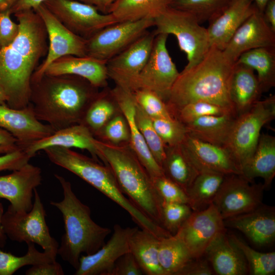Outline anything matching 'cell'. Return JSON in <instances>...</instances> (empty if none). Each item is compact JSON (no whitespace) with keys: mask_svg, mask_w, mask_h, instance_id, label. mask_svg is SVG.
<instances>
[{"mask_svg":"<svg viewBox=\"0 0 275 275\" xmlns=\"http://www.w3.org/2000/svg\"><path fill=\"white\" fill-rule=\"evenodd\" d=\"M224 220L211 203L203 210L193 211L176 235L184 243L193 259L204 256L215 237L226 230Z\"/></svg>","mask_w":275,"mask_h":275,"instance_id":"15","label":"cell"},{"mask_svg":"<svg viewBox=\"0 0 275 275\" xmlns=\"http://www.w3.org/2000/svg\"><path fill=\"white\" fill-rule=\"evenodd\" d=\"M11 14L10 11L0 12V48L9 45L18 33V24L12 21Z\"/></svg>","mask_w":275,"mask_h":275,"instance_id":"48","label":"cell"},{"mask_svg":"<svg viewBox=\"0 0 275 275\" xmlns=\"http://www.w3.org/2000/svg\"><path fill=\"white\" fill-rule=\"evenodd\" d=\"M7 97L4 90L0 87V105L6 104Z\"/></svg>","mask_w":275,"mask_h":275,"instance_id":"60","label":"cell"},{"mask_svg":"<svg viewBox=\"0 0 275 275\" xmlns=\"http://www.w3.org/2000/svg\"><path fill=\"white\" fill-rule=\"evenodd\" d=\"M135 117L137 125L150 153L161 167L166 154V146L156 131L151 119L136 102Z\"/></svg>","mask_w":275,"mask_h":275,"instance_id":"41","label":"cell"},{"mask_svg":"<svg viewBox=\"0 0 275 275\" xmlns=\"http://www.w3.org/2000/svg\"><path fill=\"white\" fill-rule=\"evenodd\" d=\"M97 145L105 165L111 168L123 193L143 214L162 227V200L129 144L116 145L98 139Z\"/></svg>","mask_w":275,"mask_h":275,"instance_id":"5","label":"cell"},{"mask_svg":"<svg viewBox=\"0 0 275 275\" xmlns=\"http://www.w3.org/2000/svg\"><path fill=\"white\" fill-rule=\"evenodd\" d=\"M257 9L261 13H263V10L267 3L270 0H253Z\"/></svg>","mask_w":275,"mask_h":275,"instance_id":"59","label":"cell"},{"mask_svg":"<svg viewBox=\"0 0 275 275\" xmlns=\"http://www.w3.org/2000/svg\"><path fill=\"white\" fill-rule=\"evenodd\" d=\"M275 47V32L257 9L240 26L222 50L225 56L235 63L244 52L250 50Z\"/></svg>","mask_w":275,"mask_h":275,"instance_id":"19","label":"cell"},{"mask_svg":"<svg viewBox=\"0 0 275 275\" xmlns=\"http://www.w3.org/2000/svg\"><path fill=\"white\" fill-rule=\"evenodd\" d=\"M95 7L99 12L107 14V9L113 3L117 0H77Z\"/></svg>","mask_w":275,"mask_h":275,"instance_id":"56","label":"cell"},{"mask_svg":"<svg viewBox=\"0 0 275 275\" xmlns=\"http://www.w3.org/2000/svg\"><path fill=\"white\" fill-rule=\"evenodd\" d=\"M151 119L166 147L176 146L183 143L188 134L185 125L174 118Z\"/></svg>","mask_w":275,"mask_h":275,"instance_id":"42","label":"cell"},{"mask_svg":"<svg viewBox=\"0 0 275 275\" xmlns=\"http://www.w3.org/2000/svg\"><path fill=\"white\" fill-rule=\"evenodd\" d=\"M204 256L218 275H245L248 264L239 248L226 233L220 232L206 249Z\"/></svg>","mask_w":275,"mask_h":275,"instance_id":"25","label":"cell"},{"mask_svg":"<svg viewBox=\"0 0 275 275\" xmlns=\"http://www.w3.org/2000/svg\"><path fill=\"white\" fill-rule=\"evenodd\" d=\"M234 64L225 56L222 50L211 46L200 62L183 69L166 102L172 117L183 106L200 101L226 108L237 117L229 95Z\"/></svg>","mask_w":275,"mask_h":275,"instance_id":"3","label":"cell"},{"mask_svg":"<svg viewBox=\"0 0 275 275\" xmlns=\"http://www.w3.org/2000/svg\"><path fill=\"white\" fill-rule=\"evenodd\" d=\"M14 14L19 30L9 45L0 48V87L7 97L6 104L20 109L29 104L31 78L47 54L48 42L43 21L33 9Z\"/></svg>","mask_w":275,"mask_h":275,"instance_id":"1","label":"cell"},{"mask_svg":"<svg viewBox=\"0 0 275 275\" xmlns=\"http://www.w3.org/2000/svg\"><path fill=\"white\" fill-rule=\"evenodd\" d=\"M105 61L89 56L67 55L53 61L45 70V74H71L81 77L98 88L107 87L109 78Z\"/></svg>","mask_w":275,"mask_h":275,"instance_id":"27","label":"cell"},{"mask_svg":"<svg viewBox=\"0 0 275 275\" xmlns=\"http://www.w3.org/2000/svg\"><path fill=\"white\" fill-rule=\"evenodd\" d=\"M0 127L15 138L22 149L55 131L37 119L30 104L20 109L1 104Z\"/></svg>","mask_w":275,"mask_h":275,"instance_id":"20","label":"cell"},{"mask_svg":"<svg viewBox=\"0 0 275 275\" xmlns=\"http://www.w3.org/2000/svg\"><path fill=\"white\" fill-rule=\"evenodd\" d=\"M97 141L98 139L86 126L77 124L56 130L49 136L32 143L23 149L32 158L38 152L49 147L76 148L87 150L92 158L98 162L100 160L104 164Z\"/></svg>","mask_w":275,"mask_h":275,"instance_id":"22","label":"cell"},{"mask_svg":"<svg viewBox=\"0 0 275 275\" xmlns=\"http://www.w3.org/2000/svg\"><path fill=\"white\" fill-rule=\"evenodd\" d=\"M235 0H171L170 7L193 15L200 23H209L223 13Z\"/></svg>","mask_w":275,"mask_h":275,"instance_id":"38","label":"cell"},{"mask_svg":"<svg viewBox=\"0 0 275 275\" xmlns=\"http://www.w3.org/2000/svg\"><path fill=\"white\" fill-rule=\"evenodd\" d=\"M22 149L11 133L0 127V155Z\"/></svg>","mask_w":275,"mask_h":275,"instance_id":"53","label":"cell"},{"mask_svg":"<svg viewBox=\"0 0 275 275\" xmlns=\"http://www.w3.org/2000/svg\"><path fill=\"white\" fill-rule=\"evenodd\" d=\"M192 259L187 248L176 235L160 239L158 260L166 275H177Z\"/></svg>","mask_w":275,"mask_h":275,"instance_id":"37","label":"cell"},{"mask_svg":"<svg viewBox=\"0 0 275 275\" xmlns=\"http://www.w3.org/2000/svg\"><path fill=\"white\" fill-rule=\"evenodd\" d=\"M160 239L150 232L139 228L130 237V252L134 257L143 274L166 275L158 260Z\"/></svg>","mask_w":275,"mask_h":275,"instance_id":"31","label":"cell"},{"mask_svg":"<svg viewBox=\"0 0 275 275\" xmlns=\"http://www.w3.org/2000/svg\"><path fill=\"white\" fill-rule=\"evenodd\" d=\"M263 184L241 175H226L212 204L224 219L251 211L262 204Z\"/></svg>","mask_w":275,"mask_h":275,"instance_id":"13","label":"cell"},{"mask_svg":"<svg viewBox=\"0 0 275 275\" xmlns=\"http://www.w3.org/2000/svg\"><path fill=\"white\" fill-rule=\"evenodd\" d=\"M32 158L23 149L0 155V172L14 171L29 162Z\"/></svg>","mask_w":275,"mask_h":275,"instance_id":"50","label":"cell"},{"mask_svg":"<svg viewBox=\"0 0 275 275\" xmlns=\"http://www.w3.org/2000/svg\"><path fill=\"white\" fill-rule=\"evenodd\" d=\"M138 229L115 225L113 233L106 243L92 254L81 255L74 274L109 275L117 259L130 252L129 240Z\"/></svg>","mask_w":275,"mask_h":275,"instance_id":"16","label":"cell"},{"mask_svg":"<svg viewBox=\"0 0 275 275\" xmlns=\"http://www.w3.org/2000/svg\"><path fill=\"white\" fill-rule=\"evenodd\" d=\"M68 29L88 39L118 22L110 13H100L93 5L74 0H46L43 3Z\"/></svg>","mask_w":275,"mask_h":275,"instance_id":"12","label":"cell"},{"mask_svg":"<svg viewBox=\"0 0 275 275\" xmlns=\"http://www.w3.org/2000/svg\"><path fill=\"white\" fill-rule=\"evenodd\" d=\"M212 269L207 259H193L187 263L177 275H211Z\"/></svg>","mask_w":275,"mask_h":275,"instance_id":"51","label":"cell"},{"mask_svg":"<svg viewBox=\"0 0 275 275\" xmlns=\"http://www.w3.org/2000/svg\"><path fill=\"white\" fill-rule=\"evenodd\" d=\"M95 138L113 145L129 144L128 125L121 111L107 123Z\"/></svg>","mask_w":275,"mask_h":275,"instance_id":"45","label":"cell"},{"mask_svg":"<svg viewBox=\"0 0 275 275\" xmlns=\"http://www.w3.org/2000/svg\"><path fill=\"white\" fill-rule=\"evenodd\" d=\"M226 114L236 116L226 108L210 102L200 101L188 103L181 107L174 114L173 117L183 124H186L200 117Z\"/></svg>","mask_w":275,"mask_h":275,"instance_id":"43","label":"cell"},{"mask_svg":"<svg viewBox=\"0 0 275 275\" xmlns=\"http://www.w3.org/2000/svg\"><path fill=\"white\" fill-rule=\"evenodd\" d=\"M4 214L2 204L0 202V247L3 248L6 244V235L4 233L2 226V218Z\"/></svg>","mask_w":275,"mask_h":275,"instance_id":"58","label":"cell"},{"mask_svg":"<svg viewBox=\"0 0 275 275\" xmlns=\"http://www.w3.org/2000/svg\"><path fill=\"white\" fill-rule=\"evenodd\" d=\"M46 0H20L10 10L11 14L17 12L34 9L39 5L43 3Z\"/></svg>","mask_w":275,"mask_h":275,"instance_id":"55","label":"cell"},{"mask_svg":"<svg viewBox=\"0 0 275 275\" xmlns=\"http://www.w3.org/2000/svg\"><path fill=\"white\" fill-rule=\"evenodd\" d=\"M182 146L199 171L209 170L225 175L241 174L239 167L224 146L201 141L188 134Z\"/></svg>","mask_w":275,"mask_h":275,"instance_id":"21","label":"cell"},{"mask_svg":"<svg viewBox=\"0 0 275 275\" xmlns=\"http://www.w3.org/2000/svg\"><path fill=\"white\" fill-rule=\"evenodd\" d=\"M253 0H235L207 28L210 46L223 50L240 26L256 10Z\"/></svg>","mask_w":275,"mask_h":275,"instance_id":"26","label":"cell"},{"mask_svg":"<svg viewBox=\"0 0 275 275\" xmlns=\"http://www.w3.org/2000/svg\"><path fill=\"white\" fill-rule=\"evenodd\" d=\"M192 212L187 204L162 202V227L173 235Z\"/></svg>","mask_w":275,"mask_h":275,"instance_id":"46","label":"cell"},{"mask_svg":"<svg viewBox=\"0 0 275 275\" xmlns=\"http://www.w3.org/2000/svg\"><path fill=\"white\" fill-rule=\"evenodd\" d=\"M243 255L249 273L252 275H272L275 272V253L258 252L234 235L229 236Z\"/></svg>","mask_w":275,"mask_h":275,"instance_id":"40","label":"cell"},{"mask_svg":"<svg viewBox=\"0 0 275 275\" xmlns=\"http://www.w3.org/2000/svg\"><path fill=\"white\" fill-rule=\"evenodd\" d=\"M262 93L254 70L235 63L230 82L229 95L237 116L249 111L260 100Z\"/></svg>","mask_w":275,"mask_h":275,"instance_id":"28","label":"cell"},{"mask_svg":"<svg viewBox=\"0 0 275 275\" xmlns=\"http://www.w3.org/2000/svg\"><path fill=\"white\" fill-rule=\"evenodd\" d=\"M226 176L212 171H199L186 191L193 211L205 209L212 203Z\"/></svg>","mask_w":275,"mask_h":275,"instance_id":"34","label":"cell"},{"mask_svg":"<svg viewBox=\"0 0 275 275\" xmlns=\"http://www.w3.org/2000/svg\"><path fill=\"white\" fill-rule=\"evenodd\" d=\"M171 0H117L108 7L119 22L154 19L170 6Z\"/></svg>","mask_w":275,"mask_h":275,"instance_id":"33","label":"cell"},{"mask_svg":"<svg viewBox=\"0 0 275 275\" xmlns=\"http://www.w3.org/2000/svg\"><path fill=\"white\" fill-rule=\"evenodd\" d=\"M154 24L153 19L145 18L107 26L87 39V56L107 61L144 35Z\"/></svg>","mask_w":275,"mask_h":275,"instance_id":"11","label":"cell"},{"mask_svg":"<svg viewBox=\"0 0 275 275\" xmlns=\"http://www.w3.org/2000/svg\"><path fill=\"white\" fill-rule=\"evenodd\" d=\"M54 177L60 183L64 195L61 201L50 203L61 211L64 223L65 233L57 254L76 269L81 254L88 255L97 252L105 244L112 230L93 221L90 208L78 199L69 181L58 174Z\"/></svg>","mask_w":275,"mask_h":275,"instance_id":"4","label":"cell"},{"mask_svg":"<svg viewBox=\"0 0 275 275\" xmlns=\"http://www.w3.org/2000/svg\"><path fill=\"white\" fill-rule=\"evenodd\" d=\"M20 0H0V12L10 11Z\"/></svg>","mask_w":275,"mask_h":275,"instance_id":"57","label":"cell"},{"mask_svg":"<svg viewBox=\"0 0 275 275\" xmlns=\"http://www.w3.org/2000/svg\"><path fill=\"white\" fill-rule=\"evenodd\" d=\"M98 92L99 88L81 77L44 74L31 80L29 104L37 119L56 131L80 124Z\"/></svg>","mask_w":275,"mask_h":275,"instance_id":"2","label":"cell"},{"mask_svg":"<svg viewBox=\"0 0 275 275\" xmlns=\"http://www.w3.org/2000/svg\"><path fill=\"white\" fill-rule=\"evenodd\" d=\"M143 273L134 257L128 252L116 261L109 275H142Z\"/></svg>","mask_w":275,"mask_h":275,"instance_id":"49","label":"cell"},{"mask_svg":"<svg viewBox=\"0 0 275 275\" xmlns=\"http://www.w3.org/2000/svg\"><path fill=\"white\" fill-rule=\"evenodd\" d=\"M274 118L275 96L271 95L236 118L225 147L240 171L252 157L262 127Z\"/></svg>","mask_w":275,"mask_h":275,"instance_id":"8","label":"cell"},{"mask_svg":"<svg viewBox=\"0 0 275 275\" xmlns=\"http://www.w3.org/2000/svg\"><path fill=\"white\" fill-rule=\"evenodd\" d=\"M235 63L244 65L257 72L263 93L275 86V47L250 50L242 53Z\"/></svg>","mask_w":275,"mask_h":275,"instance_id":"36","label":"cell"},{"mask_svg":"<svg viewBox=\"0 0 275 275\" xmlns=\"http://www.w3.org/2000/svg\"><path fill=\"white\" fill-rule=\"evenodd\" d=\"M225 227L237 229L258 246L268 245L275 238V209L263 204L248 212L224 219Z\"/></svg>","mask_w":275,"mask_h":275,"instance_id":"24","label":"cell"},{"mask_svg":"<svg viewBox=\"0 0 275 275\" xmlns=\"http://www.w3.org/2000/svg\"><path fill=\"white\" fill-rule=\"evenodd\" d=\"M154 187L162 202L188 204L185 190L164 175L152 178Z\"/></svg>","mask_w":275,"mask_h":275,"instance_id":"47","label":"cell"},{"mask_svg":"<svg viewBox=\"0 0 275 275\" xmlns=\"http://www.w3.org/2000/svg\"><path fill=\"white\" fill-rule=\"evenodd\" d=\"M155 36L147 32L124 50L108 60L109 78L118 85L126 88L140 73L150 56Z\"/></svg>","mask_w":275,"mask_h":275,"instance_id":"18","label":"cell"},{"mask_svg":"<svg viewBox=\"0 0 275 275\" xmlns=\"http://www.w3.org/2000/svg\"><path fill=\"white\" fill-rule=\"evenodd\" d=\"M262 13L266 22L275 32V0H270L267 3Z\"/></svg>","mask_w":275,"mask_h":275,"instance_id":"54","label":"cell"},{"mask_svg":"<svg viewBox=\"0 0 275 275\" xmlns=\"http://www.w3.org/2000/svg\"><path fill=\"white\" fill-rule=\"evenodd\" d=\"M132 93L136 103L150 118H173L166 102L155 93L146 89L135 90Z\"/></svg>","mask_w":275,"mask_h":275,"instance_id":"44","label":"cell"},{"mask_svg":"<svg viewBox=\"0 0 275 275\" xmlns=\"http://www.w3.org/2000/svg\"><path fill=\"white\" fill-rule=\"evenodd\" d=\"M168 37L164 34L155 36L146 64L125 88L131 92L138 89L151 91L166 102L180 73L168 52Z\"/></svg>","mask_w":275,"mask_h":275,"instance_id":"10","label":"cell"},{"mask_svg":"<svg viewBox=\"0 0 275 275\" xmlns=\"http://www.w3.org/2000/svg\"><path fill=\"white\" fill-rule=\"evenodd\" d=\"M28 251L22 256H16L0 250V275H12L26 265L51 262L56 261L57 253L51 252H39L34 243H27Z\"/></svg>","mask_w":275,"mask_h":275,"instance_id":"39","label":"cell"},{"mask_svg":"<svg viewBox=\"0 0 275 275\" xmlns=\"http://www.w3.org/2000/svg\"><path fill=\"white\" fill-rule=\"evenodd\" d=\"M26 275H63L64 272L61 264L56 261L45 262L32 266L25 271Z\"/></svg>","mask_w":275,"mask_h":275,"instance_id":"52","label":"cell"},{"mask_svg":"<svg viewBox=\"0 0 275 275\" xmlns=\"http://www.w3.org/2000/svg\"><path fill=\"white\" fill-rule=\"evenodd\" d=\"M161 168L164 176L179 185L185 192L199 172L182 144L166 147V154Z\"/></svg>","mask_w":275,"mask_h":275,"instance_id":"32","label":"cell"},{"mask_svg":"<svg viewBox=\"0 0 275 275\" xmlns=\"http://www.w3.org/2000/svg\"><path fill=\"white\" fill-rule=\"evenodd\" d=\"M120 112L117 102L108 87L102 88L88 107L80 124L96 137L107 123Z\"/></svg>","mask_w":275,"mask_h":275,"instance_id":"35","label":"cell"},{"mask_svg":"<svg viewBox=\"0 0 275 275\" xmlns=\"http://www.w3.org/2000/svg\"><path fill=\"white\" fill-rule=\"evenodd\" d=\"M241 175L250 181L257 177L263 180L265 188L268 187L275 176V137L261 133L255 151L241 170Z\"/></svg>","mask_w":275,"mask_h":275,"instance_id":"29","label":"cell"},{"mask_svg":"<svg viewBox=\"0 0 275 275\" xmlns=\"http://www.w3.org/2000/svg\"><path fill=\"white\" fill-rule=\"evenodd\" d=\"M112 91L128 123L131 148L151 178L164 175L162 168L150 153L137 125L135 117V102L132 92L118 85L112 89Z\"/></svg>","mask_w":275,"mask_h":275,"instance_id":"23","label":"cell"},{"mask_svg":"<svg viewBox=\"0 0 275 275\" xmlns=\"http://www.w3.org/2000/svg\"><path fill=\"white\" fill-rule=\"evenodd\" d=\"M43 151L51 162L77 175L123 208L141 229L157 237L163 235L164 229L146 216L125 196L109 166L102 165L70 148L52 146Z\"/></svg>","mask_w":275,"mask_h":275,"instance_id":"6","label":"cell"},{"mask_svg":"<svg viewBox=\"0 0 275 275\" xmlns=\"http://www.w3.org/2000/svg\"><path fill=\"white\" fill-rule=\"evenodd\" d=\"M41 169L27 163L8 175L0 176V199L8 200V208L18 212H29L33 207V193L41 184Z\"/></svg>","mask_w":275,"mask_h":275,"instance_id":"17","label":"cell"},{"mask_svg":"<svg viewBox=\"0 0 275 275\" xmlns=\"http://www.w3.org/2000/svg\"><path fill=\"white\" fill-rule=\"evenodd\" d=\"M155 36L173 35L180 49L186 55L189 69L200 62L208 52L210 45L206 28L200 25L191 14L171 7L154 19Z\"/></svg>","mask_w":275,"mask_h":275,"instance_id":"7","label":"cell"},{"mask_svg":"<svg viewBox=\"0 0 275 275\" xmlns=\"http://www.w3.org/2000/svg\"><path fill=\"white\" fill-rule=\"evenodd\" d=\"M32 209L28 212H18L8 208L2 218L4 233L10 239L19 242H32L42 247L44 251L57 253L58 242L50 234L45 221L46 211L36 188Z\"/></svg>","mask_w":275,"mask_h":275,"instance_id":"9","label":"cell"},{"mask_svg":"<svg viewBox=\"0 0 275 275\" xmlns=\"http://www.w3.org/2000/svg\"><path fill=\"white\" fill-rule=\"evenodd\" d=\"M34 10L43 21L47 34L48 47L46 58L33 73L31 80L39 78L53 61L62 57L87 56V39L68 29L43 3Z\"/></svg>","mask_w":275,"mask_h":275,"instance_id":"14","label":"cell"},{"mask_svg":"<svg viewBox=\"0 0 275 275\" xmlns=\"http://www.w3.org/2000/svg\"><path fill=\"white\" fill-rule=\"evenodd\" d=\"M236 118L230 114L206 116L184 125L188 135L207 143L225 147Z\"/></svg>","mask_w":275,"mask_h":275,"instance_id":"30","label":"cell"}]
</instances>
